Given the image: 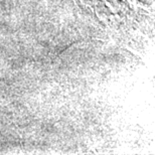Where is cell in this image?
<instances>
[{
    "label": "cell",
    "instance_id": "cell-1",
    "mask_svg": "<svg viewBox=\"0 0 155 155\" xmlns=\"http://www.w3.org/2000/svg\"><path fill=\"white\" fill-rule=\"evenodd\" d=\"M81 2L95 12L102 21L120 23L134 16L140 4L136 0H81Z\"/></svg>",
    "mask_w": 155,
    "mask_h": 155
}]
</instances>
